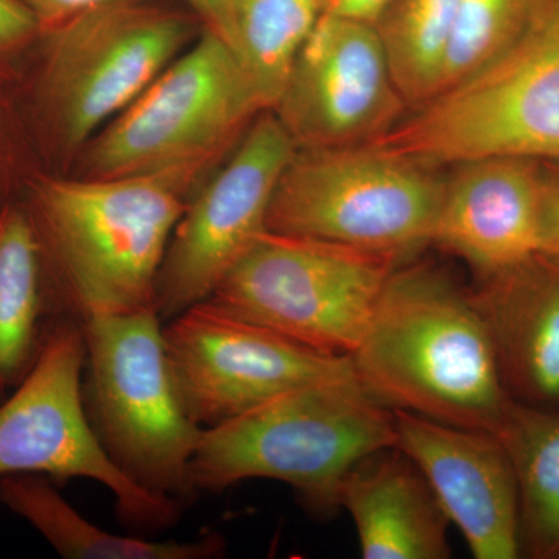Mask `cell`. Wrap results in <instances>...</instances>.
Here are the masks:
<instances>
[{
  "mask_svg": "<svg viewBox=\"0 0 559 559\" xmlns=\"http://www.w3.org/2000/svg\"><path fill=\"white\" fill-rule=\"evenodd\" d=\"M444 187L430 165L374 146L297 148L272 194L266 229L406 263L432 245Z\"/></svg>",
  "mask_w": 559,
  "mask_h": 559,
  "instance_id": "7",
  "label": "cell"
},
{
  "mask_svg": "<svg viewBox=\"0 0 559 559\" xmlns=\"http://www.w3.org/2000/svg\"><path fill=\"white\" fill-rule=\"evenodd\" d=\"M540 255L473 289L506 389L559 403V267Z\"/></svg>",
  "mask_w": 559,
  "mask_h": 559,
  "instance_id": "17",
  "label": "cell"
},
{
  "mask_svg": "<svg viewBox=\"0 0 559 559\" xmlns=\"http://www.w3.org/2000/svg\"><path fill=\"white\" fill-rule=\"evenodd\" d=\"M540 255L559 261V162L558 167L546 170Z\"/></svg>",
  "mask_w": 559,
  "mask_h": 559,
  "instance_id": "26",
  "label": "cell"
},
{
  "mask_svg": "<svg viewBox=\"0 0 559 559\" xmlns=\"http://www.w3.org/2000/svg\"><path fill=\"white\" fill-rule=\"evenodd\" d=\"M204 180L183 171L33 180L24 207L39 245L47 320L154 308L173 230Z\"/></svg>",
  "mask_w": 559,
  "mask_h": 559,
  "instance_id": "1",
  "label": "cell"
},
{
  "mask_svg": "<svg viewBox=\"0 0 559 559\" xmlns=\"http://www.w3.org/2000/svg\"><path fill=\"white\" fill-rule=\"evenodd\" d=\"M31 10L39 25V33L58 27L87 11L102 9L121 2H142V0H22Z\"/></svg>",
  "mask_w": 559,
  "mask_h": 559,
  "instance_id": "24",
  "label": "cell"
},
{
  "mask_svg": "<svg viewBox=\"0 0 559 559\" xmlns=\"http://www.w3.org/2000/svg\"><path fill=\"white\" fill-rule=\"evenodd\" d=\"M395 412V448L418 466L477 559L521 554L520 489L498 436Z\"/></svg>",
  "mask_w": 559,
  "mask_h": 559,
  "instance_id": "14",
  "label": "cell"
},
{
  "mask_svg": "<svg viewBox=\"0 0 559 559\" xmlns=\"http://www.w3.org/2000/svg\"><path fill=\"white\" fill-rule=\"evenodd\" d=\"M204 28L190 9L142 0L91 10L39 33V106L61 156L75 160Z\"/></svg>",
  "mask_w": 559,
  "mask_h": 559,
  "instance_id": "8",
  "label": "cell"
},
{
  "mask_svg": "<svg viewBox=\"0 0 559 559\" xmlns=\"http://www.w3.org/2000/svg\"><path fill=\"white\" fill-rule=\"evenodd\" d=\"M536 2L460 0L439 94L476 75L506 53L524 32Z\"/></svg>",
  "mask_w": 559,
  "mask_h": 559,
  "instance_id": "23",
  "label": "cell"
},
{
  "mask_svg": "<svg viewBox=\"0 0 559 559\" xmlns=\"http://www.w3.org/2000/svg\"><path fill=\"white\" fill-rule=\"evenodd\" d=\"M183 411L207 429L286 390L355 373L348 355L307 347L204 300L164 326Z\"/></svg>",
  "mask_w": 559,
  "mask_h": 559,
  "instance_id": "12",
  "label": "cell"
},
{
  "mask_svg": "<svg viewBox=\"0 0 559 559\" xmlns=\"http://www.w3.org/2000/svg\"><path fill=\"white\" fill-rule=\"evenodd\" d=\"M409 108L374 24L322 13L272 109L297 148L374 142Z\"/></svg>",
  "mask_w": 559,
  "mask_h": 559,
  "instance_id": "13",
  "label": "cell"
},
{
  "mask_svg": "<svg viewBox=\"0 0 559 559\" xmlns=\"http://www.w3.org/2000/svg\"><path fill=\"white\" fill-rule=\"evenodd\" d=\"M348 356L389 409L455 428L496 433L511 401L473 293L432 264L393 270Z\"/></svg>",
  "mask_w": 559,
  "mask_h": 559,
  "instance_id": "2",
  "label": "cell"
},
{
  "mask_svg": "<svg viewBox=\"0 0 559 559\" xmlns=\"http://www.w3.org/2000/svg\"><path fill=\"white\" fill-rule=\"evenodd\" d=\"M0 506L28 522L55 551L68 559H215L226 554L218 533L191 540H150L106 532L79 513L39 474L0 477Z\"/></svg>",
  "mask_w": 559,
  "mask_h": 559,
  "instance_id": "18",
  "label": "cell"
},
{
  "mask_svg": "<svg viewBox=\"0 0 559 559\" xmlns=\"http://www.w3.org/2000/svg\"><path fill=\"white\" fill-rule=\"evenodd\" d=\"M261 112L226 40L204 28L83 146L72 175L116 179L183 171L207 178Z\"/></svg>",
  "mask_w": 559,
  "mask_h": 559,
  "instance_id": "5",
  "label": "cell"
},
{
  "mask_svg": "<svg viewBox=\"0 0 559 559\" xmlns=\"http://www.w3.org/2000/svg\"><path fill=\"white\" fill-rule=\"evenodd\" d=\"M392 0H319L322 13L374 24Z\"/></svg>",
  "mask_w": 559,
  "mask_h": 559,
  "instance_id": "27",
  "label": "cell"
},
{
  "mask_svg": "<svg viewBox=\"0 0 559 559\" xmlns=\"http://www.w3.org/2000/svg\"><path fill=\"white\" fill-rule=\"evenodd\" d=\"M370 146L430 167L484 157L559 162V0H538L506 53L412 108Z\"/></svg>",
  "mask_w": 559,
  "mask_h": 559,
  "instance_id": "4",
  "label": "cell"
},
{
  "mask_svg": "<svg viewBox=\"0 0 559 559\" xmlns=\"http://www.w3.org/2000/svg\"><path fill=\"white\" fill-rule=\"evenodd\" d=\"M524 157H484L455 165L447 179L432 245L481 278L540 255L546 168Z\"/></svg>",
  "mask_w": 559,
  "mask_h": 559,
  "instance_id": "15",
  "label": "cell"
},
{
  "mask_svg": "<svg viewBox=\"0 0 559 559\" xmlns=\"http://www.w3.org/2000/svg\"><path fill=\"white\" fill-rule=\"evenodd\" d=\"M205 28L224 39L229 17V0H183Z\"/></svg>",
  "mask_w": 559,
  "mask_h": 559,
  "instance_id": "28",
  "label": "cell"
},
{
  "mask_svg": "<svg viewBox=\"0 0 559 559\" xmlns=\"http://www.w3.org/2000/svg\"><path fill=\"white\" fill-rule=\"evenodd\" d=\"M395 448V412L356 373L286 390L237 417L204 429L191 460L194 491L245 480L288 484L314 513L340 507L342 480L374 452Z\"/></svg>",
  "mask_w": 559,
  "mask_h": 559,
  "instance_id": "3",
  "label": "cell"
},
{
  "mask_svg": "<svg viewBox=\"0 0 559 559\" xmlns=\"http://www.w3.org/2000/svg\"><path fill=\"white\" fill-rule=\"evenodd\" d=\"M39 245L24 205L0 210V393L16 388L47 325Z\"/></svg>",
  "mask_w": 559,
  "mask_h": 559,
  "instance_id": "19",
  "label": "cell"
},
{
  "mask_svg": "<svg viewBox=\"0 0 559 559\" xmlns=\"http://www.w3.org/2000/svg\"><path fill=\"white\" fill-rule=\"evenodd\" d=\"M3 205H5V204H0V210H2Z\"/></svg>",
  "mask_w": 559,
  "mask_h": 559,
  "instance_id": "29",
  "label": "cell"
},
{
  "mask_svg": "<svg viewBox=\"0 0 559 559\" xmlns=\"http://www.w3.org/2000/svg\"><path fill=\"white\" fill-rule=\"evenodd\" d=\"M396 261L336 242L266 230L209 301L331 355H349Z\"/></svg>",
  "mask_w": 559,
  "mask_h": 559,
  "instance_id": "9",
  "label": "cell"
},
{
  "mask_svg": "<svg viewBox=\"0 0 559 559\" xmlns=\"http://www.w3.org/2000/svg\"><path fill=\"white\" fill-rule=\"evenodd\" d=\"M460 0H392L374 22L407 105H423L440 91Z\"/></svg>",
  "mask_w": 559,
  "mask_h": 559,
  "instance_id": "22",
  "label": "cell"
},
{
  "mask_svg": "<svg viewBox=\"0 0 559 559\" xmlns=\"http://www.w3.org/2000/svg\"><path fill=\"white\" fill-rule=\"evenodd\" d=\"M296 151L278 117L264 110L194 191L157 275L154 308L162 322L207 300L267 230L272 194Z\"/></svg>",
  "mask_w": 559,
  "mask_h": 559,
  "instance_id": "11",
  "label": "cell"
},
{
  "mask_svg": "<svg viewBox=\"0 0 559 559\" xmlns=\"http://www.w3.org/2000/svg\"><path fill=\"white\" fill-rule=\"evenodd\" d=\"M81 326L84 412L103 451L151 495L182 506L197 499L190 468L204 428L176 393L159 314H100Z\"/></svg>",
  "mask_w": 559,
  "mask_h": 559,
  "instance_id": "6",
  "label": "cell"
},
{
  "mask_svg": "<svg viewBox=\"0 0 559 559\" xmlns=\"http://www.w3.org/2000/svg\"><path fill=\"white\" fill-rule=\"evenodd\" d=\"M366 559H448L451 521L418 466L396 448L348 471L340 488Z\"/></svg>",
  "mask_w": 559,
  "mask_h": 559,
  "instance_id": "16",
  "label": "cell"
},
{
  "mask_svg": "<svg viewBox=\"0 0 559 559\" xmlns=\"http://www.w3.org/2000/svg\"><path fill=\"white\" fill-rule=\"evenodd\" d=\"M38 35V22L22 0H0V53L21 49Z\"/></svg>",
  "mask_w": 559,
  "mask_h": 559,
  "instance_id": "25",
  "label": "cell"
},
{
  "mask_svg": "<svg viewBox=\"0 0 559 559\" xmlns=\"http://www.w3.org/2000/svg\"><path fill=\"white\" fill-rule=\"evenodd\" d=\"M86 342L75 320L47 322L38 356L9 400L0 401V477L39 474L90 479L116 496L124 524L142 532L171 527L182 503L138 487L110 462L86 417Z\"/></svg>",
  "mask_w": 559,
  "mask_h": 559,
  "instance_id": "10",
  "label": "cell"
},
{
  "mask_svg": "<svg viewBox=\"0 0 559 559\" xmlns=\"http://www.w3.org/2000/svg\"><path fill=\"white\" fill-rule=\"evenodd\" d=\"M320 16L319 0H229L224 40L261 109L277 106L294 61Z\"/></svg>",
  "mask_w": 559,
  "mask_h": 559,
  "instance_id": "20",
  "label": "cell"
},
{
  "mask_svg": "<svg viewBox=\"0 0 559 559\" xmlns=\"http://www.w3.org/2000/svg\"><path fill=\"white\" fill-rule=\"evenodd\" d=\"M2 396H3L2 393H0V401H2Z\"/></svg>",
  "mask_w": 559,
  "mask_h": 559,
  "instance_id": "30",
  "label": "cell"
},
{
  "mask_svg": "<svg viewBox=\"0 0 559 559\" xmlns=\"http://www.w3.org/2000/svg\"><path fill=\"white\" fill-rule=\"evenodd\" d=\"M509 452L520 489L521 544L559 557V415L510 401L495 433Z\"/></svg>",
  "mask_w": 559,
  "mask_h": 559,
  "instance_id": "21",
  "label": "cell"
}]
</instances>
